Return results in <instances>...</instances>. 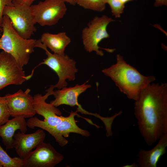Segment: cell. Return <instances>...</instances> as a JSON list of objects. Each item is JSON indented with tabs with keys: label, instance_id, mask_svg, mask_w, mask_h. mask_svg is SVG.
Listing matches in <instances>:
<instances>
[{
	"label": "cell",
	"instance_id": "24",
	"mask_svg": "<svg viewBox=\"0 0 167 167\" xmlns=\"http://www.w3.org/2000/svg\"><path fill=\"white\" fill-rule=\"evenodd\" d=\"M65 2H67L72 5L76 4V0H63Z\"/></svg>",
	"mask_w": 167,
	"mask_h": 167
},
{
	"label": "cell",
	"instance_id": "2",
	"mask_svg": "<svg viewBox=\"0 0 167 167\" xmlns=\"http://www.w3.org/2000/svg\"><path fill=\"white\" fill-rule=\"evenodd\" d=\"M54 85H51L46 90L44 95L40 94L33 96V106L36 114L43 116L44 121L36 117L29 118L27 121V126L32 129L39 127L46 131L50 129L54 134L58 135H66L75 132L78 126L75 117L78 116L77 111H71L67 117L61 116V111L51 103L46 102L48 97L53 95Z\"/></svg>",
	"mask_w": 167,
	"mask_h": 167
},
{
	"label": "cell",
	"instance_id": "9",
	"mask_svg": "<svg viewBox=\"0 0 167 167\" xmlns=\"http://www.w3.org/2000/svg\"><path fill=\"white\" fill-rule=\"evenodd\" d=\"M63 159L51 144L43 142L23 159V167H54Z\"/></svg>",
	"mask_w": 167,
	"mask_h": 167
},
{
	"label": "cell",
	"instance_id": "15",
	"mask_svg": "<svg viewBox=\"0 0 167 167\" xmlns=\"http://www.w3.org/2000/svg\"><path fill=\"white\" fill-rule=\"evenodd\" d=\"M27 127V121L22 116L14 117L0 126V137L6 149L13 148V138L16 131L19 130L21 132L26 133Z\"/></svg>",
	"mask_w": 167,
	"mask_h": 167
},
{
	"label": "cell",
	"instance_id": "13",
	"mask_svg": "<svg viewBox=\"0 0 167 167\" xmlns=\"http://www.w3.org/2000/svg\"><path fill=\"white\" fill-rule=\"evenodd\" d=\"M45 137V133L41 129L30 134L18 132L13 136V148H15L19 157L23 159L33 149L44 142Z\"/></svg>",
	"mask_w": 167,
	"mask_h": 167
},
{
	"label": "cell",
	"instance_id": "14",
	"mask_svg": "<svg viewBox=\"0 0 167 167\" xmlns=\"http://www.w3.org/2000/svg\"><path fill=\"white\" fill-rule=\"evenodd\" d=\"M158 143L149 150L140 149L138 153L137 162L139 167H156L161 157L166 152L167 133L161 135Z\"/></svg>",
	"mask_w": 167,
	"mask_h": 167
},
{
	"label": "cell",
	"instance_id": "27",
	"mask_svg": "<svg viewBox=\"0 0 167 167\" xmlns=\"http://www.w3.org/2000/svg\"></svg>",
	"mask_w": 167,
	"mask_h": 167
},
{
	"label": "cell",
	"instance_id": "26",
	"mask_svg": "<svg viewBox=\"0 0 167 167\" xmlns=\"http://www.w3.org/2000/svg\"><path fill=\"white\" fill-rule=\"evenodd\" d=\"M123 3L125 4L126 2H129L132 1L134 0H120Z\"/></svg>",
	"mask_w": 167,
	"mask_h": 167
},
{
	"label": "cell",
	"instance_id": "8",
	"mask_svg": "<svg viewBox=\"0 0 167 167\" xmlns=\"http://www.w3.org/2000/svg\"><path fill=\"white\" fill-rule=\"evenodd\" d=\"M65 3L63 0H44L31 6L35 23L41 26L56 24L66 13Z\"/></svg>",
	"mask_w": 167,
	"mask_h": 167
},
{
	"label": "cell",
	"instance_id": "10",
	"mask_svg": "<svg viewBox=\"0 0 167 167\" xmlns=\"http://www.w3.org/2000/svg\"><path fill=\"white\" fill-rule=\"evenodd\" d=\"M28 80L23 68L10 54L0 52V90L11 84L19 85Z\"/></svg>",
	"mask_w": 167,
	"mask_h": 167
},
{
	"label": "cell",
	"instance_id": "16",
	"mask_svg": "<svg viewBox=\"0 0 167 167\" xmlns=\"http://www.w3.org/2000/svg\"><path fill=\"white\" fill-rule=\"evenodd\" d=\"M40 40L54 53L61 55L65 54V49L71 42L70 38L64 32L57 34L44 33Z\"/></svg>",
	"mask_w": 167,
	"mask_h": 167
},
{
	"label": "cell",
	"instance_id": "22",
	"mask_svg": "<svg viewBox=\"0 0 167 167\" xmlns=\"http://www.w3.org/2000/svg\"><path fill=\"white\" fill-rule=\"evenodd\" d=\"M18 3L25 4L29 6L32 5L33 3L36 0H11Z\"/></svg>",
	"mask_w": 167,
	"mask_h": 167
},
{
	"label": "cell",
	"instance_id": "25",
	"mask_svg": "<svg viewBox=\"0 0 167 167\" xmlns=\"http://www.w3.org/2000/svg\"><path fill=\"white\" fill-rule=\"evenodd\" d=\"M123 167H138V164H136L135 162L133 163L131 165H127L123 166Z\"/></svg>",
	"mask_w": 167,
	"mask_h": 167
},
{
	"label": "cell",
	"instance_id": "4",
	"mask_svg": "<svg viewBox=\"0 0 167 167\" xmlns=\"http://www.w3.org/2000/svg\"><path fill=\"white\" fill-rule=\"evenodd\" d=\"M2 29L0 49L11 55L23 68L28 64L30 54L34 51L36 40L25 39L20 36L14 29L10 19L6 15L3 16Z\"/></svg>",
	"mask_w": 167,
	"mask_h": 167
},
{
	"label": "cell",
	"instance_id": "5",
	"mask_svg": "<svg viewBox=\"0 0 167 167\" xmlns=\"http://www.w3.org/2000/svg\"><path fill=\"white\" fill-rule=\"evenodd\" d=\"M35 47L44 50L47 57L33 69L31 74L32 75H33L35 68L41 65L45 64L55 72L58 76V81L54 85V88L60 89L67 86V79L70 81L75 80V74L77 72L78 69L76 67V62L74 60L71 58L66 54L61 55L51 53L40 39L36 40Z\"/></svg>",
	"mask_w": 167,
	"mask_h": 167
},
{
	"label": "cell",
	"instance_id": "20",
	"mask_svg": "<svg viewBox=\"0 0 167 167\" xmlns=\"http://www.w3.org/2000/svg\"><path fill=\"white\" fill-rule=\"evenodd\" d=\"M10 116L5 96H0V126L6 122Z\"/></svg>",
	"mask_w": 167,
	"mask_h": 167
},
{
	"label": "cell",
	"instance_id": "18",
	"mask_svg": "<svg viewBox=\"0 0 167 167\" xmlns=\"http://www.w3.org/2000/svg\"><path fill=\"white\" fill-rule=\"evenodd\" d=\"M106 0H76V4L85 9L102 12L105 8Z\"/></svg>",
	"mask_w": 167,
	"mask_h": 167
},
{
	"label": "cell",
	"instance_id": "12",
	"mask_svg": "<svg viewBox=\"0 0 167 167\" xmlns=\"http://www.w3.org/2000/svg\"><path fill=\"white\" fill-rule=\"evenodd\" d=\"M88 82L87 81L81 85L76 84L73 87H65L58 90H54L53 95L54 99L51 101L50 103L56 107L62 105L71 107L77 106L78 112L85 114L87 111L82 107L78 100L80 94L91 87V85L87 84Z\"/></svg>",
	"mask_w": 167,
	"mask_h": 167
},
{
	"label": "cell",
	"instance_id": "7",
	"mask_svg": "<svg viewBox=\"0 0 167 167\" xmlns=\"http://www.w3.org/2000/svg\"><path fill=\"white\" fill-rule=\"evenodd\" d=\"M12 2V6L5 7L3 15L9 17L13 28L20 36L25 39L31 38L36 28L31 6Z\"/></svg>",
	"mask_w": 167,
	"mask_h": 167
},
{
	"label": "cell",
	"instance_id": "6",
	"mask_svg": "<svg viewBox=\"0 0 167 167\" xmlns=\"http://www.w3.org/2000/svg\"><path fill=\"white\" fill-rule=\"evenodd\" d=\"M114 21L112 18L106 15L101 17L95 16L88 24L87 27L83 28L81 37L85 50L89 53L94 51L100 56L104 55L102 49L109 53H113L115 49L103 48L99 46V43L103 39L110 36L107 31V27L111 22Z\"/></svg>",
	"mask_w": 167,
	"mask_h": 167
},
{
	"label": "cell",
	"instance_id": "11",
	"mask_svg": "<svg viewBox=\"0 0 167 167\" xmlns=\"http://www.w3.org/2000/svg\"><path fill=\"white\" fill-rule=\"evenodd\" d=\"M30 92L29 88L24 91L19 89L13 94L5 96L11 116L29 118L35 115L33 96L30 94Z\"/></svg>",
	"mask_w": 167,
	"mask_h": 167
},
{
	"label": "cell",
	"instance_id": "3",
	"mask_svg": "<svg viewBox=\"0 0 167 167\" xmlns=\"http://www.w3.org/2000/svg\"><path fill=\"white\" fill-rule=\"evenodd\" d=\"M116 63L102 72L109 77L120 91L130 99L136 100L143 90L156 80L153 76H146L127 63L119 54L116 56Z\"/></svg>",
	"mask_w": 167,
	"mask_h": 167
},
{
	"label": "cell",
	"instance_id": "21",
	"mask_svg": "<svg viewBox=\"0 0 167 167\" xmlns=\"http://www.w3.org/2000/svg\"><path fill=\"white\" fill-rule=\"evenodd\" d=\"M12 1L11 0H0V32H2V24L3 16V11L5 6L13 5Z\"/></svg>",
	"mask_w": 167,
	"mask_h": 167
},
{
	"label": "cell",
	"instance_id": "19",
	"mask_svg": "<svg viewBox=\"0 0 167 167\" xmlns=\"http://www.w3.org/2000/svg\"><path fill=\"white\" fill-rule=\"evenodd\" d=\"M106 2L111 8L112 15L115 18L120 17L123 12L125 4L120 0H106Z\"/></svg>",
	"mask_w": 167,
	"mask_h": 167
},
{
	"label": "cell",
	"instance_id": "1",
	"mask_svg": "<svg viewBox=\"0 0 167 167\" xmlns=\"http://www.w3.org/2000/svg\"><path fill=\"white\" fill-rule=\"evenodd\" d=\"M134 114L139 131L151 146L167 133V84L151 83L135 101Z\"/></svg>",
	"mask_w": 167,
	"mask_h": 167
},
{
	"label": "cell",
	"instance_id": "17",
	"mask_svg": "<svg viewBox=\"0 0 167 167\" xmlns=\"http://www.w3.org/2000/svg\"><path fill=\"white\" fill-rule=\"evenodd\" d=\"M23 167V159L11 157L0 145V167Z\"/></svg>",
	"mask_w": 167,
	"mask_h": 167
},
{
	"label": "cell",
	"instance_id": "23",
	"mask_svg": "<svg viewBox=\"0 0 167 167\" xmlns=\"http://www.w3.org/2000/svg\"><path fill=\"white\" fill-rule=\"evenodd\" d=\"M154 5L156 7L167 5V0H155Z\"/></svg>",
	"mask_w": 167,
	"mask_h": 167
}]
</instances>
